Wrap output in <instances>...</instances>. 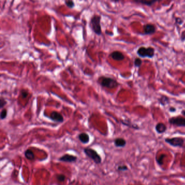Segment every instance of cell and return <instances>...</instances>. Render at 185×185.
Returning a JSON list of instances; mask_svg holds the SVG:
<instances>
[{
  "label": "cell",
  "mask_w": 185,
  "mask_h": 185,
  "mask_svg": "<svg viewBox=\"0 0 185 185\" xmlns=\"http://www.w3.org/2000/svg\"><path fill=\"white\" fill-rule=\"evenodd\" d=\"M97 81L101 86L105 88H115L119 85L118 82L115 79L106 76L99 77Z\"/></svg>",
  "instance_id": "cell-1"
},
{
  "label": "cell",
  "mask_w": 185,
  "mask_h": 185,
  "mask_svg": "<svg viewBox=\"0 0 185 185\" xmlns=\"http://www.w3.org/2000/svg\"><path fill=\"white\" fill-rule=\"evenodd\" d=\"M101 15L95 14L90 20L89 25L93 32L97 35H101L102 33L101 22Z\"/></svg>",
  "instance_id": "cell-2"
},
{
  "label": "cell",
  "mask_w": 185,
  "mask_h": 185,
  "mask_svg": "<svg viewBox=\"0 0 185 185\" xmlns=\"http://www.w3.org/2000/svg\"><path fill=\"white\" fill-rule=\"evenodd\" d=\"M83 152L85 155L93 161L95 164H99L101 163L102 159L101 156L94 149L91 148H85L83 149Z\"/></svg>",
  "instance_id": "cell-3"
},
{
  "label": "cell",
  "mask_w": 185,
  "mask_h": 185,
  "mask_svg": "<svg viewBox=\"0 0 185 185\" xmlns=\"http://www.w3.org/2000/svg\"><path fill=\"white\" fill-rule=\"evenodd\" d=\"M137 54L143 58H152L155 55V49L152 47H141L137 50Z\"/></svg>",
  "instance_id": "cell-4"
},
{
  "label": "cell",
  "mask_w": 185,
  "mask_h": 185,
  "mask_svg": "<svg viewBox=\"0 0 185 185\" xmlns=\"http://www.w3.org/2000/svg\"><path fill=\"white\" fill-rule=\"evenodd\" d=\"M164 141L173 147H183L185 143L184 139L181 137L166 138L164 139Z\"/></svg>",
  "instance_id": "cell-5"
},
{
  "label": "cell",
  "mask_w": 185,
  "mask_h": 185,
  "mask_svg": "<svg viewBox=\"0 0 185 185\" xmlns=\"http://www.w3.org/2000/svg\"><path fill=\"white\" fill-rule=\"evenodd\" d=\"M168 123L177 127H185V118L180 116L169 118Z\"/></svg>",
  "instance_id": "cell-6"
},
{
  "label": "cell",
  "mask_w": 185,
  "mask_h": 185,
  "mask_svg": "<svg viewBox=\"0 0 185 185\" xmlns=\"http://www.w3.org/2000/svg\"><path fill=\"white\" fill-rule=\"evenodd\" d=\"M78 160L77 156L68 154H65L58 159V161L65 163H75Z\"/></svg>",
  "instance_id": "cell-7"
},
{
  "label": "cell",
  "mask_w": 185,
  "mask_h": 185,
  "mask_svg": "<svg viewBox=\"0 0 185 185\" xmlns=\"http://www.w3.org/2000/svg\"><path fill=\"white\" fill-rule=\"evenodd\" d=\"M48 118H50L52 121L57 123H61L64 121L63 116L59 113V112L56 111H53L52 112H51L50 116H48Z\"/></svg>",
  "instance_id": "cell-8"
},
{
  "label": "cell",
  "mask_w": 185,
  "mask_h": 185,
  "mask_svg": "<svg viewBox=\"0 0 185 185\" xmlns=\"http://www.w3.org/2000/svg\"><path fill=\"white\" fill-rule=\"evenodd\" d=\"M109 57L114 60L118 61H122L125 59L124 55H123L121 52L118 50H115L111 52L110 54Z\"/></svg>",
  "instance_id": "cell-9"
},
{
  "label": "cell",
  "mask_w": 185,
  "mask_h": 185,
  "mask_svg": "<svg viewBox=\"0 0 185 185\" xmlns=\"http://www.w3.org/2000/svg\"><path fill=\"white\" fill-rule=\"evenodd\" d=\"M156 30L155 26L151 23H148L143 26L144 34L145 35H152L155 33Z\"/></svg>",
  "instance_id": "cell-10"
},
{
  "label": "cell",
  "mask_w": 185,
  "mask_h": 185,
  "mask_svg": "<svg viewBox=\"0 0 185 185\" xmlns=\"http://www.w3.org/2000/svg\"><path fill=\"white\" fill-rule=\"evenodd\" d=\"M155 129L157 134H162L167 131V127L164 123L159 122L156 124V125L155 126Z\"/></svg>",
  "instance_id": "cell-11"
},
{
  "label": "cell",
  "mask_w": 185,
  "mask_h": 185,
  "mask_svg": "<svg viewBox=\"0 0 185 185\" xmlns=\"http://www.w3.org/2000/svg\"><path fill=\"white\" fill-rule=\"evenodd\" d=\"M78 139L79 140L81 143L83 144H88L90 142V136L88 134L86 133H81L78 136Z\"/></svg>",
  "instance_id": "cell-12"
},
{
  "label": "cell",
  "mask_w": 185,
  "mask_h": 185,
  "mask_svg": "<svg viewBox=\"0 0 185 185\" xmlns=\"http://www.w3.org/2000/svg\"><path fill=\"white\" fill-rule=\"evenodd\" d=\"M114 143L116 147L123 148L126 146V141L122 137H118L114 139Z\"/></svg>",
  "instance_id": "cell-13"
},
{
  "label": "cell",
  "mask_w": 185,
  "mask_h": 185,
  "mask_svg": "<svg viewBox=\"0 0 185 185\" xmlns=\"http://www.w3.org/2000/svg\"><path fill=\"white\" fill-rule=\"evenodd\" d=\"M24 155L26 159L30 161H33L35 159V155L33 151L31 149H27L24 153Z\"/></svg>",
  "instance_id": "cell-14"
},
{
  "label": "cell",
  "mask_w": 185,
  "mask_h": 185,
  "mask_svg": "<svg viewBox=\"0 0 185 185\" xmlns=\"http://www.w3.org/2000/svg\"><path fill=\"white\" fill-rule=\"evenodd\" d=\"M134 2H136V3H141L143 5H145V6H153V4H155L156 2H157L156 1H153V0H150V1H135Z\"/></svg>",
  "instance_id": "cell-15"
},
{
  "label": "cell",
  "mask_w": 185,
  "mask_h": 185,
  "mask_svg": "<svg viewBox=\"0 0 185 185\" xmlns=\"http://www.w3.org/2000/svg\"><path fill=\"white\" fill-rule=\"evenodd\" d=\"M159 102L160 104L163 106H165L169 103V98L167 96L163 95L159 99Z\"/></svg>",
  "instance_id": "cell-16"
},
{
  "label": "cell",
  "mask_w": 185,
  "mask_h": 185,
  "mask_svg": "<svg viewBox=\"0 0 185 185\" xmlns=\"http://www.w3.org/2000/svg\"><path fill=\"white\" fill-rule=\"evenodd\" d=\"M121 123L123 125H124V126H128V127L131 128L132 129H135V130H139V129H140V128L137 125L134 124H132L130 122H127V121H122Z\"/></svg>",
  "instance_id": "cell-17"
},
{
  "label": "cell",
  "mask_w": 185,
  "mask_h": 185,
  "mask_svg": "<svg viewBox=\"0 0 185 185\" xmlns=\"http://www.w3.org/2000/svg\"><path fill=\"white\" fill-rule=\"evenodd\" d=\"M167 157V155L165 154H161L158 157H156V161L157 163V164H159V166H162L163 164H164V158Z\"/></svg>",
  "instance_id": "cell-18"
},
{
  "label": "cell",
  "mask_w": 185,
  "mask_h": 185,
  "mask_svg": "<svg viewBox=\"0 0 185 185\" xmlns=\"http://www.w3.org/2000/svg\"><path fill=\"white\" fill-rule=\"evenodd\" d=\"M129 170L128 167L126 165V164H121L118 166L117 168V171L118 172H126Z\"/></svg>",
  "instance_id": "cell-19"
},
{
  "label": "cell",
  "mask_w": 185,
  "mask_h": 185,
  "mask_svg": "<svg viewBox=\"0 0 185 185\" xmlns=\"http://www.w3.org/2000/svg\"><path fill=\"white\" fill-rule=\"evenodd\" d=\"M7 116V110L6 109H3L1 111L0 114V118L1 120H3L6 119Z\"/></svg>",
  "instance_id": "cell-20"
},
{
  "label": "cell",
  "mask_w": 185,
  "mask_h": 185,
  "mask_svg": "<svg viewBox=\"0 0 185 185\" xmlns=\"http://www.w3.org/2000/svg\"><path fill=\"white\" fill-rule=\"evenodd\" d=\"M65 4L69 8H73L75 6V3L73 1L71 0H68L65 1Z\"/></svg>",
  "instance_id": "cell-21"
},
{
  "label": "cell",
  "mask_w": 185,
  "mask_h": 185,
  "mask_svg": "<svg viewBox=\"0 0 185 185\" xmlns=\"http://www.w3.org/2000/svg\"><path fill=\"white\" fill-rule=\"evenodd\" d=\"M56 178L59 182H64L66 179V176L63 174H59L56 175Z\"/></svg>",
  "instance_id": "cell-22"
},
{
  "label": "cell",
  "mask_w": 185,
  "mask_h": 185,
  "mask_svg": "<svg viewBox=\"0 0 185 185\" xmlns=\"http://www.w3.org/2000/svg\"><path fill=\"white\" fill-rule=\"evenodd\" d=\"M142 64V61L139 58H136L135 59L134 65L135 67H139Z\"/></svg>",
  "instance_id": "cell-23"
},
{
  "label": "cell",
  "mask_w": 185,
  "mask_h": 185,
  "mask_svg": "<svg viewBox=\"0 0 185 185\" xmlns=\"http://www.w3.org/2000/svg\"><path fill=\"white\" fill-rule=\"evenodd\" d=\"M7 104V101L3 97L0 98V109H3L4 106Z\"/></svg>",
  "instance_id": "cell-24"
},
{
  "label": "cell",
  "mask_w": 185,
  "mask_h": 185,
  "mask_svg": "<svg viewBox=\"0 0 185 185\" xmlns=\"http://www.w3.org/2000/svg\"><path fill=\"white\" fill-rule=\"evenodd\" d=\"M28 94H29L28 92L26 90H25V89L22 90L20 91V95H21V97L22 98H23V99L28 97Z\"/></svg>",
  "instance_id": "cell-25"
},
{
  "label": "cell",
  "mask_w": 185,
  "mask_h": 185,
  "mask_svg": "<svg viewBox=\"0 0 185 185\" xmlns=\"http://www.w3.org/2000/svg\"><path fill=\"white\" fill-rule=\"evenodd\" d=\"M184 21L180 17H176L175 18V23L178 25H181L183 23Z\"/></svg>",
  "instance_id": "cell-26"
},
{
  "label": "cell",
  "mask_w": 185,
  "mask_h": 185,
  "mask_svg": "<svg viewBox=\"0 0 185 185\" xmlns=\"http://www.w3.org/2000/svg\"><path fill=\"white\" fill-rule=\"evenodd\" d=\"M176 108H174V107H171V108H169V111H170V112H171V113H174V112H175L176 111Z\"/></svg>",
  "instance_id": "cell-27"
},
{
  "label": "cell",
  "mask_w": 185,
  "mask_h": 185,
  "mask_svg": "<svg viewBox=\"0 0 185 185\" xmlns=\"http://www.w3.org/2000/svg\"><path fill=\"white\" fill-rule=\"evenodd\" d=\"M181 114H182V115L183 116H184L185 117V110H182V111H181Z\"/></svg>",
  "instance_id": "cell-28"
}]
</instances>
